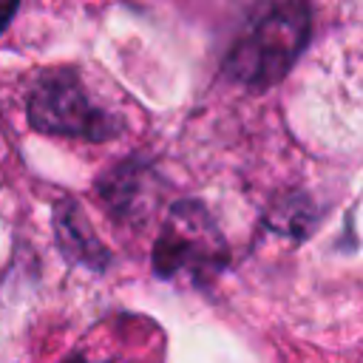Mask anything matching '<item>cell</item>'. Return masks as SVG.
<instances>
[{"mask_svg": "<svg viewBox=\"0 0 363 363\" xmlns=\"http://www.w3.org/2000/svg\"><path fill=\"white\" fill-rule=\"evenodd\" d=\"M68 363H99V360H88V357H71Z\"/></svg>", "mask_w": 363, "mask_h": 363, "instance_id": "obj_6", "label": "cell"}, {"mask_svg": "<svg viewBox=\"0 0 363 363\" xmlns=\"http://www.w3.org/2000/svg\"><path fill=\"white\" fill-rule=\"evenodd\" d=\"M17 3H20V0H0V34H3L6 26L11 23V17H14V11H17Z\"/></svg>", "mask_w": 363, "mask_h": 363, "instance_id": "obj_5", "label": "cell"}, {"mask_svg": "<svg viewBox=\"0 0 363 363\" xmlns=\"http://www.w3.org/2000/svg\"><path fill=\"white\" fill-rule=\"evenodd\" d=\"M312 28L309 3L286 0L264 9L235 40L224 60V74L247 88L275 85L306 48Z\"/></svg>", "mask_w": 363, "mask_h": 363, "instance_id": "obj_1", "label": "cell"}, {"mask_svg": "<svg viewBox=\"0 0 363 363\" xmlns=\"http://www.w3.org/2000/svg\"><path fill=\"white\" fill-rule=\"evenodd\" d=\"M28 122L40 133L79 136L91 142L113 139L122 130V122L96 108L79 77L68 68L51 71L34 85L28 99Z\"/></svg>", "mask_w": 363, "mask_h": 363, "instance_id": "obj_3", "label": "cell"}, {"mask_svg": "<svg viewBox=\"0 0 363 363\" xmlns=\"http://www.w3.org/2000/svg\"><path fill=\"white\" fill-rule=\"evenodd\" d=\"M227 264V244L199 201H179L153 247V269L162 278L204 284Z\"/></svg>", "mask_w": 363, "mask_h": 363, "instance_id": "obj_2", "label": "cell"}, {"mask_svg": "<svg viewBox=\"0 0 363 363\" xmlns=\"http://www.w3.org/2000/svg\"><path fill=\"white\" fill-rule=\"evenodd\" d=\"M54 227H57V238L65 255H71L79 264H88L94 269H99L105 264V247L96 241L91 224L85 221L82 210H77L71 201L57 204L54 210Z\"/></svg>", "mask_w": 363, "mask_h": 363, "instance_id": "obj_4", "label": "cell"}]
</instances>
